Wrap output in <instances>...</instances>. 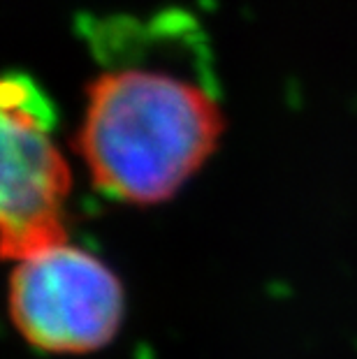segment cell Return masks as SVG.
<instances>
[{"instance_id":"obj_1","label":"cell","mask_w":357,"mask_h":359,"mask_svg":"<svg viewBox=\"0 0 357 359\" xmlns=\"http://www.w3.org/2000/svg\"><path fill=\"white\" fill-rule=\"evenodd\" d=\"M225 128L216 95L167 67L105 70L86 86L77 151L97 190L151 206L177 195Z\"/></svg>"},{"instance_id":"obj_2","label":"cell","mask_w":357,"mask_h":359,"mask_svg":"<svg viewBox=\"0 0 357 359\" xmlns=\"http://www.w3.org/2000/svg\"><path fill=\"white\" fill-rule=\"evenodd\" d=\"M123 311V285L116 273L70 241L17 259L10 278V316L37 350L95 353L116 336Z\"/></svg>"},{"instance_id":"obj_3","label":"cell","mask_w":357,"mask_h":359,"mask_svg":"<svg viewBox=\"0 0 357 359\" xmlns=\"http://www.w3.org/2000/svg\"><path fill=\"white\" fill-rule=\"evenodd\" d=\"M3 188L0 232L5 257L21 259L67 241L70 167L54 140V109L24 74L3 81Z\"/></svg>"}]
</instances>
